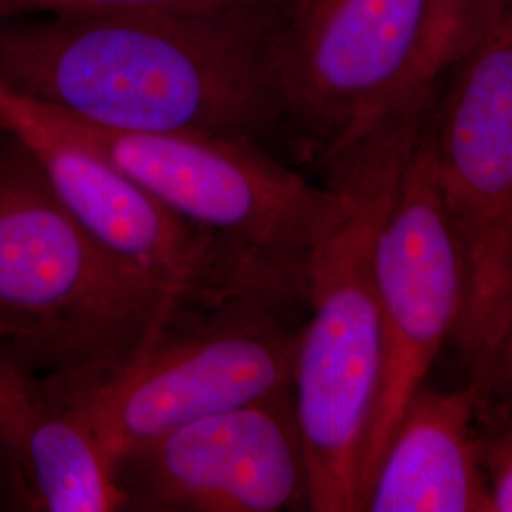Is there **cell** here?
Masks as SVG:
<instances>
[{"label": "cell", "mask_w": 512, "mask_h": 512, "mask_svg": "<svg viewBox=\"0 0 512 512\" xmlns=\"http://www.w3.org/2000/svg\"><path fill=\"white\" fill-rule=\"evenodd\" d=\"M285 0H0V23L35 16H93L131 12L279 14Z\"/></svg>", "instance_id": "cell-14"}, {"label": "cell", "mask_w": 512, "mask_h": 512, "mask_svg": "<svg viewBox=\"0 0 512 512\" xmlns=\"http://www.w3.org/2000/svg\"><path fill=\"white\" fill-rule=\"evenodd\" d=\"M427 114L374 243L382 317V378L366 431L359 494L370 482L404 408L458 327L465 275L458 239L440 200Z\"/></svg>", "instance_id": "cell-8"}, {"label": "cell", "mask_w": 512, "mask_h": 512, "mask_svg": "<svg viewBox=\"0 0 512 512\" xmlns=\"http://www.w3.org/2000/svg\"><path fill=\"white\" fill-rule=\"evenodd\" d=\"M482 393V403L512 416V321L503 332L482 376L473 380Z\"/></svg>", "instance_id": "cell-16"}, {"label": "cell", "mask_w": 512, "mask_h": 512, "mask_svg": "<svg viewBox=\"0 0 512 512\" xmlns=\"http://www.w3.org/2000/svg\"><path fill=\"white\" fill-rule=\"evenodd\" d=\"M511 6L512 0H431L416 71L418 90H433L440 74L469 54Z\"/></svg>", "instance_id": "cell-13"}, {"label": "cell", "mask_w": 512, "mask_h": 512, "mask_svg": "<svg viewBox=\"0 0 512 512\" xmlns=\"http://www.w3.org/2000/svg\"><path fill=\"white\" fill-rule=\"evenodd\" d=\"M0 459L23 488L25 509L122 511L88 425L8 336H0Z\"/></svg>", "instance_id": "cell-11"}, {"label": "cell", "mask_w": 512, "mask_h": 512, "mask_svg": "<svg viewBox=\"0 0 512 512\" xmlns=\"http://www.w3.org/2000/svg\"><path fill=\"white\" fill-rule=\"evenodd\" d=\"M431 101H410L327 162L329 173L348 181L353 203L311 256L294 359L313 512L361 511V452L382 378L374 243Z\"/></svg>", "instance_id": "cell-2"}, {"label": "cell", "mask_w": 512, "mask_h": 512, "mask_svg": "<svg viewBox=\"0 0 512 512\" xmlns=\"http://www.w3.org/2000/svg\"><path fill=\"white\" fill-rule=\"evenodd\" d=\"M482 393L421 385L370 482L368 512H492L480 427Z\"/></svg>", "instance_id": "cell-12"}, {"label": "cell", "mask_w": 512, "mask_h": 512, "mask_svg": "<svg viewBox=\"0 0 512 512\" xmlns=\"http://www.w3.org/2000/svg\"><path fill=\"white\" fill-rule=\"evenodd\" d=\"M279 14L12 19L0 80L95 128L260 141L277 129L266 46Z\"/></svg>", "instance_id": "cell-1"}, {"label": "cell", "mask_w": 512, "mask_h": 512, "mask_svg": "<svg viewBox=\"0 0 512 512\" xmlns=\"http://www.w3.org/2000/svg\"><path fill=\"white\" fill-rule=\"evenodd\" d=\"M480 427L492 512H512V416L482 403Z\"/></svg>", "instance_id": "cell-15"}, {"label": "cell", "mask_w": 512, "mask_h": 512, "mask_svg": "<svg viewBox=\"0 0 512 512\" xmlns=\"http://www.w3.org/2000/svg\"><path fill=\"white\" fill-rule=\"evenodd\" d=\"M177 298L97 243L0 131V325L65 403L120 378Z\"/></svg>", "instance_id": "cell-3"}, {"label": "cell", "mask_w": 512, "mask_h": 512, "mask_svg": "<svg viewBox=\"0 0 512 512\" xmlns=\"http://www.w3.org/2000/svg\"><path fill=\"white\" fill-rule=\"evenodd\" d=\"M431 0H285L268 46L277 128L323 164L403 109Z\"/></svg>", "instance_id": "cell-7"}, {"label": "cell", "mask_w": 512, "mask_h": 512, "mask_svg": "<svg viewBox=\"0 0 512 512\" xmlns=\"http://www.w3.org/2000/svg\"><path fill=\"white\" fill-rule=\"evenodd\" d=\"M54 110L82 143L241 266L308 298L311 256L353 203L342 175L310 183L253 137L116 131Z\"/></svg>", "instance_id": "cell-4"}, {"label": "cell", "mask_w": 512, "mask_h": 512, "mask_svg": "<svg viewBox=\"0 0 512 512\" xmlns=\"http://www.w3.org/2000/svg\"><path fill=\"white\" fill-rule=\"evenodd\" d=\"M304 315L275 291L179 296L135 363L74 410L112 469L131 446L291 387Z\"/></svg>", "instance_id": "cell-5"}, {"label": "cell", "mask_w": 512, "mask_h": 512, "mask_svg": "<svg viewBox=\"0 0 512 512\" xmlns=\"http://www.w3.org/2000/svg\"><path fill=\"white\" fill-rule=\"evenodd\" d=\"M0 336H8V330L4 329L2 325H0Z\"/></svg>", "instance_id": "cell-17"}, {"label": "cell", "mask_w": 512, "mask_h": 512, "mask_svg": "<svg viewBox=\"0 0 512 512\" xmlns=\"http://www.w3.org/2000/svg\"><path fill=\"white\" fill-rule=\"evenodd\" d=\"M0 131L35 160L73 219L137 272L179 296L293 289L241 266L67 128L50 105L0 80Z\"/></svg>", "instance_id": "cell-9"}, {"label": "cell", "mask_w": 512, "mask_h": 512, "mask_svg": "<svg viewBox=\"0 0 512 512\" xmlns=\"http://www.w3.org/2000/svg\"><path fill=\"white\" fill-rule=\"evenodd\" d=\"M112 478L122 511H310L293 385L131 446Z\"/></svg>", "instance_id": "cell-10"}, {"label": "cell", "mask_w": 512, "mask_h": 512, "mask_svg": "<svg viewBox=\"0 0 512 512\" xmlns=\"http://www.w3.org/2000/svg\"><path fill=\"white\" fill-rule=\"evenodd\" d=\"M454 69L429 126L465 275L452 338L478 380L512 321V6Z\"/></svg>", "instance_id": "cell-6"}]
</instances>
